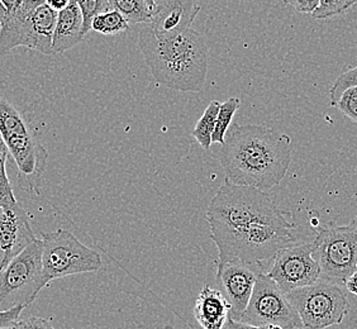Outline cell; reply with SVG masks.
I'll return each instance as SVG.
<instances>
[{
	"mask_svg": "<svg viewBox=\"0 0 357 329\" xmlns=\"http://www.w3.org/2000/svg\"><path fill=\"white\" fill-rule=\"evenodd\" d=\"M291 152V138L285 133L259 124H232L220 162L231 183L266 192L285 178Z\"/></svg>",
	"mask_w": 357,
	"mask_h": 329,
	"instance_id": "1",
	"label": "cell"
},
{
	"mask_svg": "<svg viewBox=\"0 0 357 329\" xmlns=\"http://www.w3.org/2000/svg\"><path fill=\"white\" fill-rule=\"evenodd\" d=\"M138 47L155 80L169 89L199 93L204 88L209 51L203 36L188 29L178 36L155 35L144 27Z\"/></svg>",
	"mask_w": 357,
	"mask_h": 329,
	"instance_id": "2",
	"label": "cell"
},
{
	"mask_svg": "<svg viewBox=\"0 0 357 329\" xmlns=\"http://www.w3.org/2000/svg\"><path fill=\"white\" fill-rule=\"evenodd\" d=\"M296 226L279 209L226 234L211 237L218 248L220 263H261L273 260L285 247L296 243Z\"/></svg>",
	"mask_w": 357,
	"mask_h": 329,
	"instance_id": "3",
	"label": "cell"
},
{
	"mask_svg": "<svg viewBox=\"0 0 357 329\" xmlns=\"http://www.w3.org/2000/svg\"><path fill=\"white\" fill-rule=\"evenodd\" d=\"M0 133L28 189L41 194L48 153L13 102L0 94Z\"/></svg>",
	"mask_w": 357,
	"mask_h": 329,
	"instance_id": "4",
	"label": "cell"
},
{
	"mask_svg": "<svg viewBox=\"0 0 357 329\" xmlns=\"http://www.w3.org/2000/svg\"><path fill=\"white\" fill-rule=\"evenodd\" d=\"M276 211L279 208L266 192L236 185L225 178L206 211L211 237L237 229Z\"/></svg>",
	"mask_w": 357,
	"mask_h": 329,
	"instance_id": "5",
	"label": "cell"
},
{
	"mask_svg": "<svg viewBox=\"0 0 357 329\" xmlns=\"http://www.w3.org/2000/svg\"><path fill=\"white\" fill-rule=\"evenodd\" d=\"M43 243L36 238L0 271V312L32 305L47 285L42 265Z\"/></svg>",
	"mask_w": 357,
	"mask_h": 329,
	"instance_id": "6",
	"label": "cell"
},
{
	"mask_svg": "<svg viewBox=\"0 0 357 329\" xmlns=\"http://www.w3.org/2000/svg\"><path fill=\"white\" fill-rule=\"evenodd\" d=\"M313 245V257L321 271L319 279L344 288L357 273L356 220H351L347 226L331 223L318 228Z\"/></svg>",
	"mask_w": 357,
	"mask_h": 329,
	"instance_id": "7",
	"label": "cell"
},
{
	"mask_svg": "<svg viewBox=\"0 0 357 329\" xmlns=\"http://www.w3.org/2000/svg\"><path fill=\"white\" fill-rule=\"evenodd\" d=\"M287 298L307 329H326L341 324L350 312L344 286L322 279L310 286L290 291Z\"/></svg>",
	"mask_w": 357,
	"mask_h": 329,
	"instance_id": "8",
	"label": "cell"
},
{
	"mask_svg": "<svg viewBox=\"0 0 357 329\" xmlns=\"http://www.w3.org/2000/svg\"><path fill=\"white\" fill-rule=\"evenodd\" d=\"M43 276L46 282L73 275L96 273L102 268V256L85 246L74 234L59 228L55 232L42 234Z\"/></svg>",
	"mask_w": 357,
	"mask_h": 329,
	"instance_id": "9",
	"label": "cell"
},
{
	"mask_svg": "<svg viewBox=\"0 0 357 329\" xmlns=\"http://www.w3.org/2000/svg\"><path fill=\"white\" fill-rule=\"evenodd\" d=\"M240 322L256 327L304 328L296 309L289 303L287 294H284L265 273L257 277L254 293Z\"/></svg>",
	"mask_w": 357,
	"mask_h": 329,
	"instance_id": "10",
	"label": "cell"
},
{
	"mask_svg": "<svg viewBox=\"0 0 357 329\" xmlns=\"http://www.w3.org/2000/svg\"><path fill=\"white\" fill-rule=\"evenodd\" d=\"M314 245L294 243L275 254L268 276L284 294L310 286L319 280L321 271L313 257Z\"/></svg>",
	"mask_w": 357,
	"mask_h": 329,
	"instance_id": "11",
	"label": "cell"
},
{
	"mask_svg": "<svg viewBox=\"0 0 357 329\" xmlns=\"http://www.w3.org/2000/svg\"><path fill=\"white\" fill-rule=\"evenodd\" d=\"M261 274H264L262 263L218 262L217 282L222 289L220 293L231 305L229 318L234 321L240 322L254 293L257 277Z\"/></svg>",
	"mask_w": 357,
	"mask_h": 329,
	"instance_id": "12",
	"label": "cell"
},
{
	"mask_svg": "<svg viewBox=\"0 0 357 329\" xmlns=\"http://www.w3.org/2000/svg\"><path fill=\"white\" fill-rule=\"evenodd\" d=\"M36 238L27 212L18 201L0 206V252L3 254L0 271Z\"/></svg>",
	"mask_w": 357,
	"mask_h": 329,
	"instance_id": "13",
	"label": "cell"
},
{
	"mask_svg": "<svg viewBox=\"0 0 357 329\" xmlns=\"http://www.w3.org/2000/svg\"><path fill=\"white\" fill-rule=\"evenodd\" d=\"M43 0H7V13L0 21V56L17 47L29 48L31 18Z\"/></svg>",
	"mask_w": 357,
	"mask_h": 329,
	"instance_id": "14",
	"label": "cell"
},
{
	"mask_svg": "<svg viewBox=\"0 0 357 329\" xmlns=\"http://www.w3.org/2000/svg\"><path fill=\"white\" fill-rule=\"evenodd\" d=\"M200 7L192 0H158L150 28L155 35L178 36L192 27Z\"/></svg>",
	"mask_w": 357,
	"mask_h": 329,
	"instance_id": "15",
	"label": "cell"
},
{
	"mask_svg": "<svg viewBox=\"0 0 357 329\" xmlns=\"http://www.w3.org/2000/svg\"><path fill=\"white\" fill-rule=\"evenodd\" d=\"M229 313L231 305L220 290L204 286L194 305V318L202 329H223Z\"/></svg>",
	"mask_w": 357,
	"mask_h": 329,
	"instance_id": "16",
	"label": "cell"
},
{
	"mask_svg": "<svg viewBox=\"0 0 357 329\" xmlns=\"http://www.w3.org/2000/svg\"><path fill=\"white\" fill-rule=\"evenodd\" d=\"M84 40L83 15L76 0H70L69 6L57 14L52 52L62 54L75 47Z\"/></svg>",
	"mask_w": 357,
	"mask_h": 329,
	"instance_id": "17",
	"label": "cell"
},
{
	"mask_svg": "<svg viewBox=\"0 0 357 329\" xmlns=\"http://www.w3.org/2000/svg\"><path fill=\"white\" fill-rule=\"evenodd\" d=\"M57 12L50 8L46 1L36 9L31 18V42L29 48L43 55H52V42L55 33Z\"/></svg>",
	"mask_w": 357,
	"mask_h": 329,
	"instance_id": "18",
	"label": "cell"
},
{
	"mask_svg": "<svg viewBox=\"0 0 357 329\" xmlns=\"http://www.w3.org/2000/svg\"><path fill=\"white\" fill-rule=\"evenodd\" d=\"M114 9L123 15L128 23L150 24L156 10V0H113Z\"/></svg>",
	"mask_w": 357,
	"mask_h": 329,
	"instance_id": "19",
	"label": "cell"
},
{
	"mask_svg": "<svg viewBox=\"0 0 357 329\" xmlns=\"http://www.w3.org/2000/svg\"><path fill=\"white\" fill-rule=\"evenodd\" d=\"M220 108V102L212 100L209 105L206 107L203 116L197 122V125L192 132V137L195 138L199 142L200 146L206 151L212 146V137H213L214 128H215V122H217Z\"/></svg>",
	"mask_w": 357,
	"mask_h": 329,
	"instance_id": "20",
	"label": "cell"
},
{
	"mask_svg": "<svg viewBox=\"0 0 357 329\" xmlns=\"http://www.w3.org/2000/svg\"><path fill=\"white\" fill-rule=\"evenodd\" d=\"M241 100L238 98H229L227 99L225 103L220 104L218 117L215 122V128H214L213 137H212V144H225L227 132L229 130L232 121H234V114L237 109L240 108Z\"/></svg>",
	"mask_w": 357,
	"mask_h": 329,
	"instance_id": "21",
	"label": "cell"
},
{
	"mask_svg": "<svg viewBox=\"0 0 357 329\" xmlns=\"http://www.w3.org/2000/svg\"><path fill=\"white\" fill-rule=\"evenodd\" d=\"M91 31L105 36H114L130 31V23L126 21L118 10H110L107 13L96 15L91 24Z\"/></svg>",
	"mask_w": 357,
	"mask_h": 329,
	"instance_id": "22",
	"label": "cell"
},
{
	"mask_svg": "<svg viewBox=\"0 0 357 329\" xmlns=\"http://www.w3.org/2000/svg\"><path fill=\"white\" fill-rule=\"evenodd\" d=\"M77 6L80 8L82 15H83L84 36L88 35L91 31V24L96 15L114 10L113 0H82V1H77Z\"/></svg>",
	"mask_w": 357,
	"mask_h": 329,
	"instance_id": "23",
	"label": "cell"
},
{
	"mask_svg": "<svg viewBox=\"0 0 357 329\" xmlns=\"http://www.w3.org/2000/svg\"><path fill=\"white\" fill-rule=\"evenodd\" d=\"M357 6L356 0H319V6L312 14L314 20H328L346 13L350 8Z\"/></svg>",
	"mask_w": 357,
	"mask_h": 329,
	"instance_id": "24",
	"label": "cell"
},
{
	"mask_svg": "<svg viewBox=\"0 0 357 329\" xmlns=\"http://www.w3.org/2000/svg\"><path fill=\"white\" fill-rule=\"evenodd\" d=\"M357 86V66L351 68L342 72L341 75L337 77L335 84L331 86L330 89V104L332 107H336L338 100L341 96L344 95L346 90L351 89Z\"/></svg>",
	"mask_w": 357,
	"mask_h": 329,
	"instance_id": "25",
	"label": "cell"
},
{
	"mask_svg": "<svg viewBox=\"0 0 357 329\" xmlns=\"http://www.w3.org/2000/svg\"><path fill=\"white\" fill-rule=\"evenodd\" d=\"M336 108L344 116L350 118L354 123L357 124V86L344 91V95L338 100Z\"/></svg>",
	"mask_w": 357,
	"mask_h": 329,
	"instance_id": "26",
	"label": "cell"
},
{
	"mask_svg": "<svg viewBox=\"0 0 357 329\" xmlns=\"http://www.w3.org/2000/svg\"><path fill=\"white\" fill-rule=\"evenodd\" d=\"M17 203L7 174V158H0V206Z\"/></svg>",
	"mask_w": 357,
	"mask_h": 329,
	"instance_id": "27",
	"label": "cell"
},
{
	"mask_svg": "<svg viewBox=\"0 0 357 329\" xmlns=\"http://www.w3.org/2000/svg\"><path fill=\"white\" fill-rule=\"evenodd\" d=\"M10 329H56L51 323L40 316H24L18 318Z\"/></svg>",
	"mask_w": 357,
	"mask_h": 329,
	"instance_id": "28",
	"label": "cell"
},
{
	"mask_svg": "<svg viewBox=\"0 0 357 329\" xmlns=\"http://www.w3.org/2000/svg\"><path fill=\"white\" fill-rule=\"evenodd\" d=\"M285 4L294 8L299 13L313 14L317 7L319 6V0H293L285 1Z\"/></svg>",
	"mask_w": 357,
	"mask_h": 329,
	"instance_id": "29",
	"label": "cell"
},
{
	"mask_svg": "<svg viewBox=\"0 0 357 329\" xmlns=\"http://www.w3.org/2000/svg\"><path fill=\"white\" fill-rule=\"evenodd\" d=\"M23 309L24 308L17 307V308L10 309V310L0 312V328L12 327L13 323L21 316Z\"/></svg>",
	"mask_w": 357,
	"mask_h": 329,
	"instance_id": "30",
	"label": "cell"
},
{
	"mask_svg": "<svg viewBox=\"0 0 357 329\" xmlns=\"http://www.w3.org/2000/svg\"><path fill=\"white\" fill-rule=\"evenodd\" d=\"M223 329H282L274 328V327H256V326H251V324H246V323L237 322L234 321L232 318L227 319L226 324Z\"/></svg>",
	"mask_w": 357,
	"mask_h": 329,
	"instance_id": "31",
	"label": "cell"
},
{
	"mask_svg": "<svg viewBox=\"0 0 357 329\" xmlns=\"http://www.w3.org/2000/svg\"><path fill=\"white\" fill-rule=\"evenodd\" d=\"M46 3L50 6V8H52L55 12L59 13L69 6L70 0H47Z\"/></svg>",
	"mask_w": 357,
	"mask_h": 329,
	"instance_id": "32",
	"label": "cell"
},
{
	"mask_svg": "<svg viewBox=\"0 0 357 329\" xmlns=\"http://www.w3.org/2000/svg\"><path fill=\"white\" fill-rule=\"evenodd\" d=\"M344 288L347 289L350 293L357 296V273L356 274L352 275L350 279L346 282Z\"/></svg>",
	"mask_w": 357,
	"mask_h": 329,
	"instance_id": "33",
	"label": "cell"
},
{
	"mask_svg": "<svg viewBox=\"0 0 357 329\" xmlns=\"http://www.w3.org/2000/svg\"><path fill=\"white\" fill-rule=\"evenodd\" d=\"M8 155H9V151H8L6 142H4V139L1 137V133H0V158H7L8 160Z\"/></svg>",
	"mask_w": 357,
	"mask_h": 329,
	"instance_id": "34",
	"label": "cell"
},
{
	"mask_svg": "<svg viewBox=\"0 0 357 329\" xmlns=\"http://www.w3.org/2000/svg\"><path fill=\"white\" fill-rule=\"evenodd\" d=\"M162 329H175L174 328V327H172V326H169V324H167V326H165V327H164V328Z\"/></svg>",
	"mask_w": 357,
	"mask_h": 329,
	"instance_id": "35",
	"label": "cell"
},
{
	"mask_svg": "<svg viewBox=\"0 0 357 329\" xmlns=\"http://www.w3.org/2000/svg\"><path fill=\"white\" fill-rule=\"evenodd\" d=\"M1 262H3V254L0 252V268H1Z\"/></svg>",
	"mask_w": 357,
	"mask_h": 329,
	"instance_id": "36",
	"label": "cell"
},
{
	"mask_svg": "<svg viewBox=\"0 0 357 329\" xmlns=\"http://www.w3.org/2000/svg\"><path fill=\"white\" fill-rule=\"evenodd\" d=\"M354 220H356V222H357V212H356V215H355V217H354Z\"/></svg>",
	"mask_w": 357,
	"mask_h": 329,
	"instance_id": "37",
	"label": "cell"
},
{
	"mask_svg": "<svg viewBox=\"0 0 357 329\" xmlns=\"http://www.w3.org/2000/svg\"><path fill=\"white\" fill-rule=\"evenodd\" d=\"M0 329H10V327H8V328H0Z\"/></svg>",
	"mask_w": 357,
	"mask_h": 329,
	"instance_id": "38",
	"label": "cell"
}]
</instances>
